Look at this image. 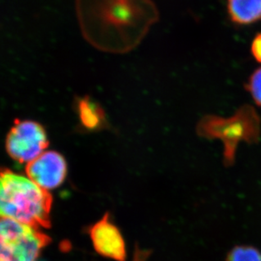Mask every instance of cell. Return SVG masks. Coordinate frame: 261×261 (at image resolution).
<instances>
[{
	"label": "cell",
	"instance_id": "obj_6",
	"mask_svg": "<svg viewBox=\"0 0 261 261\" xmlns=\"http://www.w3.org/2000/svg\"><path fill=\"white\" fill-rule=\"evenodd\" d=\"M25 172L30 179L40 187L54 190L59 187L66 177V161L60 153L46 150L28 163Z\"/></svg>",
	"mask_w": 261,
	"mask_h": 261
},
{
	"label": "cell",
	"instance_id": "obj_10",
	"mask_svg": "<svg viewBox=\"0 0 261 261\" xmlns=\"http://www.w3.org/2000/svg\"><path fill=\"white\" fill-rule=\"evenodd\" d=\"M226 261H261V253L254 247L236 246L228 253Z\"/></svg>",
	"mask_w": 261,
	"mask_h": 261
},
{
	"label": "cell",
	"instance_id": "obj_12",
	"mask_svg": "<svg viewBox=\"0 0 261 261\" xmlns=\"http://www.w3.org/2000/svg\"><path fill=\"white\" fill-rule=\"evenodd\" d=\"M251 54L258 63L261 64V32L255 35L251 42Z\"/></svg>",
	"mask_w": 261,
	"mask_h": 261
},
{
	"label": "cell",
	"instance_id": "obj_3",
	"mask_svg": "<svg viewBox=\"0 0 261 261\" xmlns=\"http://www.w3.org/2000/svg\"><path fill=\"white\" fill-rule=\"evenodd\" d=\"M203 138L219 140L223 144V158L227 166L235 162L237 148L241 142L255 143L260 136V118L249 105L241 107L229 118L206 115L197 124Z\"/></svg>",
	"mask_w": 261,
	"mask_h": 261
},
{
	"label": "cell",
	"instance_id": "obj_11",
	"mask_svg": "<svg viewBox=\"0 0 261 261\" xmlns=\"http://www.w3.org/2000/svg\"><path fill=\"white\" fill-rule=\"evenodd\" d=\"M246 89L255 104L261 109V67L252 73L247 83Z\"/></svg>",
	"mask_w": 261,
	"mask_h": 261
},
{
	"label": "cell",
	"instance_id": "obj_4",
	"mask_svg": "<svg viewBox=\"0 0 261 261\" xmlns=\"http://www.w3.org/2000/svg\"><path fill=\"white\" fill-rule=\"evenodd\" d=\"M50 241L49 237L38 228L1 217V261H36Z\"/></svg>",
	"mask_w": 261,
	"mask_h": 261
},
{
	"label": "cell",
	"instance_id": "obj_2",
	"mask_svg": "<svg viewBox=\"0 0 261 261\" xmlns=\"http://www.w3.org/2000/svg\"><path fill=\"white\" fill-rule=\"evenodd\" d=\"M53 197L47 190L22 175L3 169L0 189L1 217L36 228H49Z\"/></svg>",
	"mask_w": 261,
	"mask_h": 261
},
{
	"label": "cell",
	"instance_id": "obj_1",
	"mask_svg": "<svg viewBox=\"0 0 261 261\" xmlns=\"http://www.w3.org/2000/svg\"><path fill=\"white\" fill-rule=\"evenodd\" d=\"M75 12L89 44L116 55L136 48L159 17L151 0H75Z\"/></svg>",
	"mask_w": 261,
	"mask_h": 261
},
{
	"label": "cell",
	"instance_id": "obj_5",
	"mask_svg": "<svg viewBox=\"0 0 261 261\" xmlns=\"http://www.w3.org/2000/svg\"><path fill=\"white\" fill-rule=\"evenodd\" d=\"M47 146V131L41 123L31 119H15L5 140L8 155L20 163L34 160Z\"/></svg>",
	"mask_w": 261,
	"mask_h": 261
},
{
	"label": "cell",
	"instance_id": "obj_7",
	"mask_svg": "<svg viewBox=\"0 0 261 261\" xmlns=\"http://www.w3.org/2000/svg\"><path fill=\"white\" fill-rule=\"evenodd\" d=\"M94 249L101 256L116 261H125L124 240L118 227L110 222L109 215L95 223L89 230Z\"/></svg>",
	"mask_w": 261,
	"mask_h": 261
},
{
	"label": "cell",
	"instance_id": "obj_8",
	"mask_svg": "<svg viewBox=\"0 0 261 261\" xmlns=\"http://www.w3.org/2000/svg\"><path fill=\"white\" fill-rule=\"evenodd\" d=\"M75 111L82 128L87 130L100 129L108 123L103 109L97 101L89 96L77 99Z\"/></svg>",
	"mask_w": 261,
	"mask_h": 261
},
{
	"label": "cell",
	"instance_id": "obj_9",
	"mask_svg": "<svg viewBox=\"0 0 261 261\" xmlns=\"http://www.w3.org/2000/svg\"><path fill=\"white\" fill-rule=\"evenodd\" d=\"M227 10L236 25H252L261 20V0H227Z\"/></svg>",
	"mask_w": 261,
	"mask_h": 261
}]
</instances>
